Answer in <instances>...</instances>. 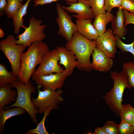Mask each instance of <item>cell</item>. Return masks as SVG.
<instances>
[{
    "mask_svg": "<svg viewBox=\"0 0 134 134\" xmlns=\"http://www.w3.org/2000/svg\"><path fill=\"white\" fill-rule=\"evenodd\" d=\"M4 35V34L3 31L1 28H0V37H2Z\"/></svg>",
    "mask_w": 134,
    "mask_h": 134,
    "instance_id": "obj_36",
    "label": "cell"
},
{
    "mask_svg": "<svg viewBox=\"0 0 134 134\" xmlns=\"http://www.w3.org/2000/svg\"><path fill=\"white\" fill-rule=\"evenodd\" d=\"M59 0H34V6L36 7L39 5H43L51 3L53 2ZM67 1L72 3H76L77 0H64Z\"/></svg>",
    "mask_w": 134,
    "mask_h": 134,
    "instance_id": "obj_33",
    "label": "cell"
},
{
    "mask_svg": "<svg viewBox=\"0 0 134 134\" xmlns=\"http://www.w3.org/2000/svg\"><path fill=\"white\" fill-rule=\"evenodd\" d=\"M131 0L133 1L134 2V0Z\"/></svg>",
    "mask_w": 134,
    "mask_h": 134,
    "instance_id": "obj_39",
    "label": "cell"
},
{
    "mask_svg": "<svg viewBox=\"0 0 134 134\" xmlns=\"http://www.w3.org/2000/svg\"><path fill=\"white\" fill-rule=\"evenodd\" d=\"M57 50L60 57L59 65H62L65 68L64 71L67 77L71 75L74 68L77 67L78 62L73 53L65 47L58 46Z\"/></svg>",
    "mask_w": 134,
    "mask_h": 134,
    "instance_id": "obj_13",
    "label": "cell"
},
{
    "mask_svg": "<svg viewBox=\"0 0 134 134\" xmlns=\"http://www.w3.org/2000/svg\"><path fill=\"white\" fill-rule=\"evenodd\" d=\"M13 87L10 83H0V110L6 105L16 101L17 91L12 90Z\"/></svg>",
    "mask_w": 134,
    "mask_h": 134,
    "instance_id": "obj_16",
    "label": "cell"
},
{
    "mask_svg": "<svg viewBox=\"0 0 134 134\" xmlns=\"http://www.w3.org/2000/svg\"><path fill=\"white\" fill-rule=\"evenodd\" d=\"M94 134H106L102 127H97L95 130Z\"/></svg>",
    "mask_w": 134,
    "mask_h": 134,
    "instance_id": "obj_35",
    "label": "cell"
},
{
    "mask_svg": "<svg viewBox=\"0 0 134 134\" xmlns=\"http://www.w3.org/2000/svg\"><path fill=\"white\" fill-rule=\"evenodd\" d=\"M87 2L96 16L106 12L105 0H89Z\"/></svg>",
    "mask_w": 134,
    "mask_h": 134,
    "instance_id": "obj_25",
    "label": "cell"
},
{
    "mask_svg": "<svg viewBox=\"0 0 134 134\" xmlns=\"http://www.w3.org/2000/svg\"><path fill=\"white\" fill-rule=\"evenodd\" d=\"M19 0L20 1L22 2H23V0Z\"/></svg>",
    "mask_w": 134,
    "mask_h": 134,
    "instance_id": "obj_38",
    "label": "cell"
},
{
    "mask_svg": "<svg viewBox=\"0 0 134 134\" xmlns=\"http://www.w3.org/2000/svg\"><path fill=\"white\" fill-rule=\"evenodd\" d=\"M6 0H0V16H3L4 14V11L7 5Z\"/></svg>",
    "mask_w": 134,
    "mask_h": 134,
    "instance_id": "obj_34",
    "label": "cell"
},
{
    "mask_svg": "<svg viewBox=\"0 0 134 134\" xmlns=\"http://www.w3.org/2000/svg\"><path fill=\"white\" fill-rule=\"evenodd\" d=\"M87 0V1H88V0Z\"/></svg>",
    "mask_w": 134,
    "mask_h": 134,
    "instance_id": "obj_40",
    "label": "cell"
},
{
    "mask_svg": "<svg viewBox=\"0 0 134 134\" xmlns=\"http://www.w3.org/2000/svg\"><path fill=\"white\" fill-rule=\"evenodd\" d=\"M97 47L107 56L113 58L117 52V38L112 30L108 29L95 40Z\"/></svg>",
    "mask_w": 134,
    "mask_h": 134,
    "instance_id": "obj_11",
    "label": "cell"
},
{
    "mask_svg": "<svg viewBox=\"0 0 134 134\" xmlns=\"http://www.w3.org/2000/svg\"><path fill=\"white\" fill-rule=\"evenodd\" d=\"M4 109L0 111V133L3 132L4 130L6 121L10 118L15 116L23 115L26 113V110L19 107L15 106L5 110Z\"/></svg>",
    "mask_w": 134,
    "mask_h": 134,
    "instance_id": "obj_19",
    "label": "cell"
},
{
    "mask_svg": "<svg viewBox=\"0 0 134 134\" xmlns=\"http://www.w3.org/2000/svg\"><path fill=\"white\" fill-rule=\"evenodd\" d=\"M122 68V71L127 75L130 85L134 88V62L124 63Z\"/></svg>",
    "mask_w": 134,
    "mask_h": 134,
    "instance_id": "obj_26",
    "label": "cell"
},
{
    "mask_svg": "<svg viewBox=\"0 0 134 134\" xmlns=\"http://www.w3.org/2000/svg\"><path fill=\"white\" fill-rule=\"evenodd\" d=\"M92 56L91 65L93 69L101 72H107L113 66V62L112 58L107 56L97 47L94 49Z\"/></svg>",
    "mask_w": 134,
    "mask_h": 134,
    "instance_id": "obj_14",
    "label": "cell"
},
{
    "mask_svg": "<svg viewBox=\"0 0 134 134\" xmlns=\"http://www.w3.org/2000/svg\"><path fill=\"white\" fill-rule=\"evenodd\" d=\"M97 47L95 40L86 38L77 31L74 33L71 40L65 46L67 49L72 51L75 55L78 62L77 68L87 72L93 69L90 57Z\"/></svg>",
    "mask_w": 134,
    "mask_h": 134,
    "instance_id": "obj_2",
    "label": "cell"
},
{
    "mask_svg": "<svg viewBox=\"0 0 134 134\" xmlns=\"http://www.w3.org/2000/svg\"><path fill=\"white\" fill-rule=\"evenodd\" d=\"M16 40L13 34L9 35L0 41V50L8 60L11 67L12 74L15 77H17L21 67L20 56L26 47L22 44H17L15 42Z\"/></svg>",
    "mask_w": 134,
    "mask_h": 134,
    "instance_id": "obj_5",
    "label": "cell"
},
{
    "mask_svg": "<svg viewBox=\"0 0 134 134\" xmlns=\"http://www.w3.org/2000/svg\"><path fill=\"white\" fill-rule=\"evenodd\" d=\"M123 9L125 16L124 25L125 26L130 24L134 25V13L130 12L125 9Z\"/></svg>",
    "mask_w": 134,
    "mask_h": 134,
    "instance_id": "obj_32",
    "label": "cell"
},
{
    "mask_svg": "<svg viewBox=\"0 0 134 134\" xmlns=\"http://www.w3.org/2000/svg\"><path fill=\"white\" fill-rule=\"evenodd\" d=\"M56 9L58 14L56 21L59 28L57 34L69 41L77 31L76 26L72 22L71 16L58 2L56 3Z\"/></svg>",
    "mask_w": 134,
    "mask_h": 134,
    "instance_id": "obj_8",
    "label": "cell"
},
{
    "mask_svg": "<svg viewBox=\"0 0 134 134\" xmlns=\"http://www.w3.org/2000/svg\"><path fill=\"white\" fill-rule=\"evenodd\" d=\"M119 115L121 120L132 124L134 117V108L130 104H122Z\"/></svg>",
    "mask_w": 134,
    "mask_h": 134,
    "instance_id": "obj_21",
    "label": "cell"
},
{
    "mask_svg": "<svg viewBox=\"0 0 134 134\" xmlns=\"http://www.w3.org/2000/svg\"><path fill=\"white\" fill-rule=\"evenodd\" d=\"M42 87L38 85L37 97L36 98H32V101L34 107L38 110L39 113L44 114L49 108L57 109L58 105L63 101L64 99L62 96L63 91L61 89L53 91L45 89L41 91L40 89Z\"/></svg>",
    "mask_w": 134,
    "mask_h": 134,
    "instance_id": "obj_6",
    "label": "cell"
},
{
    "mask_svg": "<svg viewBox=\"0 0 134 134\" xmlns=\"http://www.w3.org/2000/svg\"><path fill=\"white\" fill-rule=\"evenodd\" d=\"M118 133L119 134H134V127L132 124L121 120L118 125Z\"/></svg>",
    "mask_w": 134,
    "mask_h": 134,
    "instance_id": "obj_27",
    "label": "cell"
},
{
    "mask_svg": "<svg viewBox=\"0 0 134 134\" xmlns=\"http://www.w3.org/2000/svg\"><path fill=\"white\" fill-rule=\"evenodd\" d=\"M121 7L123 9L129 11L131 13H134V2L131 0H123Z\"/></svg>",
    "mask_w": 134,
    "mask_h": 134,
    "instance_id": "obj_31",
    "label": "cell"
},
{
    "mask_svg": "<svg viewBox=\"0 0 134 134\" xmlns=\"http://www.w3.org/2000/svg\"><path fill=\"white\" fill-rule=\"evenodd\" d=\"M18 80L17 77L7 70L5 65L0 64V83H9L12 84Z\"/></svg>",
    "mask_w": 134,
    "mask_h": 134,
    "instance_id": "obj_24",
    "label": "cell"
},
{
    "mask_svg": "<svg viewBox=\"0 0 134 134\" xmlns=\"http://www.w3.org/2000/svg\"><path fill=\"white\" fill-rule=\"evenodd\" d=\"M117 38V47L120 49L122 52H129L133 55L134 62V41L131 43L126 44L123 43L120 38L116 36Z\"/></svg>",
    "mask_w": 134,
    "mask_h": 134,
    "instance_id": "obj_28",
    "label": "cell"
},
{
    "mask_svg": "<svg viewBox=\"0 0 134 134\" xmlns=\"http://www.w3.org/2000/svg\"><path fill=\"white\" fill-rule=\"evenodd\" d=\"M132 124V126L134 127V117L133 119Z\"/></svg>",
    "mask_w": 134,
    "mask_h": 134,
    "instance_id": "obj_37",
    "label": "cell"
},
{
    "mask_svg": "<svg viewBox=\"0 0 134 134\" xmlns=\"http://www.w3.org/2000/svg\"><path fill=\"white\" fill-rule=\"evenodd\" d=\"M49 51L47 45L42 41L33 42L27 50L21 54V67L17 77L19 80L24 84L27 83L36 66L40 64L44 56Z\"/></svg>",
    "mask_w": 134,
    "mask_h": 134,
    "instance_id": "obj_1",
    "label": "cell"
},
{
    "mask_svg": "<svg viewBox=\"0 0 134 134\" xmlns=\"http://www.w3.org/2000/svg\"><path fill=\"white\" fill-rule=\"evenodd\" d=\"M125 16L123 9L121 7L118 8L116 16H114L112 21L113 32L116 36L123 38L127 33V28L124 26Z\"/></svg>",
    "mask_w": 134,
    "mask_h": 134,
    "instance_id": "obj_17",
    "label": "cell"
},
{
    "mask_svg": "<svg viewBox=\"0 0 134 134\" xmlns=\"http://www.w3.org/2000/svg\"><path fill=\"white\" fill-rule=\"evenodd\" d=\"M29 22V25L28 27L23 26L24 31L17 35L16 38L18 39L15 42L17 44L23 45L26 47L30 46L34 42L42 41L46 37L44 30L46 25H42L41 20L36 19L33 16Z\"/></svg>",
    "mask_w": 134,
    "mask_h": 134,
    "instance_id": "obj_7",
    "label": "cell"
},
{
    "mask_svg": "<svg viewBox=\"0 0 134 134\" xmlns=\"http://www.w3.org/2000/svg\"><path fill=\"white\" fill-rule=\"evenodd\" d=\"M114 16L109 12L96 15L93 22V25L96 30L99 36L104 34L106 31V25L112 22Z\"/></svg>",
    "mask_w": 134,
    "mask_h": 134,
    "instance_id": "obj_18",
    "label": "cell"
},
{
    "mask_svg": "<svg viewBox=\"0 0 134 134\" xmlns=\"http://www.w3.org/2000/svg\"><path fill=\"white\" fill-rule=\"evenodd\" d=\"M32 0H27L25 3L21 7L16 13L13 17V25L14 27V34H19L21 28L24 25L23 17L27 13L28 7Z\"/></svg>",
    "mask_w": 134,
    "mask_h": 134,
    "instance_id": "obj_20",
    "label": "cell"
},
{
    "mask_svg": "<svg viewBox=\"0 0 134 134\" xmlns=\"http://www.w3.org/2000/svg\"><path fill=\"white\" fill-rule=\"evenodd\" d=\"M106 134H118V125L113 121H107L102 127Z\"/></svg>",
    "mask_w": 134,
    "mask_h": 134,
    "instance_id": "obj_29",
    "label": "cell"
},
{
    "mask_svg": "<svg viewBox=\"0 0 134 134\" xmlns=\"http://www.w3.org/2000/svg\"><path fill=\"white\" fill-rule=\"evenodd\" d=\"M60 60L57 49L49 51L43 57L42 62L35 70L33 76L47 75L64 70L58 64Z\"/></svg>",
    "mask_w": 134,
    "mask_h": 134,
    "instance_id": "obj_9",
    "label": "cell"
},
{
    "mask_svg": "<svg viewBox=\"0 0 134 134\" xmlns=\"http://www.w3.org/2000/svg\"><path fill=\"white\" fill-rule=\"evenodd\" d=\"M123 0H105V8L106 10L111 12L112 9L115 7H121Z\"/></svg>",
    "mask_w": 134,
    "mask_h": 134,
    "instance_id": "obj_30",
    "label": "cell"
},
{
    "mask_svg": "<svg viewBox=\"0 0 134 134\" xmlns=\"http://www.w3.org/2000/svg\"><path fill=\"white\" fill-rule=\"evenodd\" d=\"M110 77L113 81V85L109 92L103 96L105 101L111 111L119 115L122 104L124 92L125 89H131L127 75L122 71L110 72Z\"/></svg>",
    "mask_w": 134,
    "mask_h": 134,
    "instance_id": "obj_3",
    "label": "cell"
},
{
    "mask_svg": "<svg viewBox=\"0 0 134 134\" xmlns=\"http://www.w3.org/2000/svg\"><path fill=\"white\" fill-rule=\"evenodd\" d=\"M78 2L72 3L67 1L68 6H62V7L69 13H74L77 15L73 14L74 17H79L86 19L95 18L96 16L94 13L87 1L77 0Z\"/></svg>",
    "mask_w": 134,
    "mask_h": 134,
    "instance_id": "obj_12",
    "label": "cell"
},
{
    "mask_svg": "<svg viewBox=\"0 0 134 134\" xmlns=\"http://www.w3.org/2000/svg\"><path fill=\"white\" fill-rule=\"evenodd\" d=\"M52 109L53 108H51L46 110L44 113L43 118L39 123L37 124L36 128L35 129H30L29 130L25 133V134H49L46 130L45 126V123L46 117L49 115Z\"/></svg>",
    "mask_w": 134,
    "mask_h": 134,
    "instance_id": "obj_22",
    "label": "cell"
},
{
    "mask_svg": "<svg viewBox=\"0 0 134 134\" xmlns=\"http://www.w3.org/2000/svg\"><path fill=\"white\" fill-rule=\"evenodd\" d=\"M76 21L77 31L86 38L90 40H95L99 35L93 25L92 19H86L79 17Z\"/></svg>",
    "mask_w": 134,
    "mask_h": 134,
    "instance_id": "obj_15",
    "label": "cell"
},
{
    "mask_svg": "<svg viewBox=\"0 0 134 134\" xmlns=\"http://www.w3.org/2000/svg\"><path fill=\"white\" fill-rule=\"evenodd\" d=\"M12 84L17 91L16 101L11 105L4 107L3 109L6 110L15 106L21 108L27 112L33 122L37 125L36 115L39 112L34 107L31 99V93L35 92V87L33 86V82L30 80L27 83L24 84L18 80Z\"/></svg>",
    "mask_w": 134,
    "mask_h": 134,
    "instance_id": "obj_4",
    "label": "cell"
},
{
    "mask_svg": "<svg viewBox=\"0 0 134 134\" xmlns=\"http://www.w3.org/2000/svg\"><path fill=\"white\" fill-rule=\"evenodd\" d=\"M67 77L64 70L47 75L32 76V79L37 85L43 86V89H47L55 91L62 88Z\"/></svg>",
    "mask_w": 134,
    "mask_h": 134,
    "instance_id": "obj_10",
    "label": "cell"
},
{
    "mask_svg": "<svg viewBox=\"0 0 134 134\" xmlns=\"http://www.w3.org/2000/svg\"><path fill=\"white\" fill-rule=\"evenodd\" d=\"M7 5L4 11V14L8 18H12L23 5L19 0H6Z\"/></svg>",
    "mask_w": 134,
    "mask_h": 134,
    "instance_id": "obj_23",
    "label": "cell"
}]
</instances>
